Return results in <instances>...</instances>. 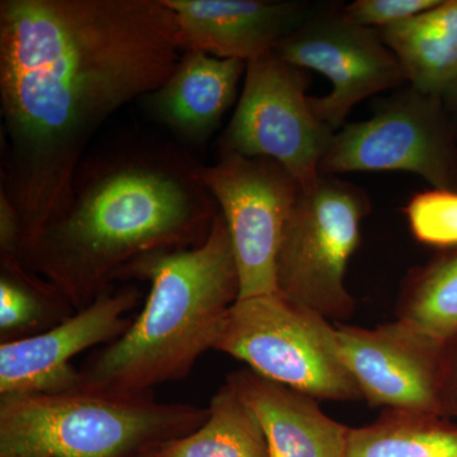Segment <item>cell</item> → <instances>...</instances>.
I'll use <instances>...</instances> for the list:
<instances>
[{"instance_id":"6da1fadb","label":"cell","mask_w":457,"mask_h":457,"mask_svg":"<svg viewBox=\"0 0 457 457\" xmlns=\"http://www.w3.org/2000/svg\"><path fill=\"white\" fill-rule=\"evenodd\" d=\"M180 51L163 0L0 2L2 189L20 213L22 246L71 204L99 128L155 92Z\"/></svg>"},{"instance_id":"7a4b0ae2","label":"cell","mask_w":457,"mask_h":457,"mask_svg":"<svg viewBox=\"0 0 457 457\" xmlns=\"http://www.w3.org/2000/svg\"><path fill=\"white\" fill-rule=\"evenodd\" d=\"M196 164L168 146L83 161L65 212L18 258L82 311L134 262L206 239L220 212L195 177Z\"/></svg>"},{"instance_id":"3957f363","label":"cell","mask_w":457,"mask_h":457,"mask_svg":"<svg viewBox=\"0 0 457 457\" xmlns=\"http://www.w3.org/2000/svg\"><path fill=\"white\" fill-rule=\"evenodd\" d=\"M220 212V210H219ZM146 279L149 296L119 339L80 370L79 389L137 395L186 378L215 350L240 282L233 243L220 212L200 245L145 255L119 279Z\"/></svg>"},{"instance_id":"277c9868","label":"cell","mask_w":457,"mask_h":457,"mask_svg":"<svg viewBox=\"0 0 457 457\" xmlns=\"http://www.w3.org/2000/svg\"><path fill=\"white\" fill-rule=\"evenodd\" d=\"M209 408L152 394L71 390L0 400V457L146 456L196 431Z\"/></svg>"},{"instance_id":"5b68a950","label":"cell","mask_w":457,"mask_h":457,"mask_svg":"<svg viewBox=\"0 0 457 457\" xmlns=\"http://www.w3.org/2000/svg\"><path fill=\"white\" fill-rule=\"evenodd\" d=\"M215 350L314 399H362L339 353L335 324L278 293L237 299Z\"/></svg>"},{"instance_id":"8992f818","label":"cell","mask_w":457,"mask_h":457,"mask_svg":"<svg viewBox=\"0 0 457 457\" xmlns=\"http://www.w3.org/2000/svg\"><path fill=\"white\" fill-rule=\"evenodd\" d=\"M371 209L362 188L337 176L320 174L302 187L278 248V293L330 321L352 317L354 300L345 272Z\"/></svg>"},{"instance_id":"52a82bcc","label":"cell","mask_w":457,"mask_h":457,"mask_svg":"<svg viewBox=\"0 0 457 457\" xmlns=\"http://www.w3.org/2000/svg\"><path fill=\"white\" fill-rule=\"evenodd\" d=\"M319 171H408L432 188L457 191V139L442 99L408 84L396 89L369 120L335 132Z\"/></svg>"},{"instance_id":"ba28073f","label":"cell","mask_w":457,"mask_h":457,"mask_svg":"<svg viewBox=\"0 0 457 457\" xmlns=\"http://www.w3.org/2000/svg\"><path fill=\"white\" fill-rule=\"evenodd\" d=\"M302 69L275 53L246 62L236 111L219 141V155L269 158L290 171L302 187L320 176L319 167L335 131L312 112Z\"/></svg>"},{"instance_id":"9c48e42d","label":"cell","mask_w":457,"mask_h":457,"mask_svg":"<svg viewBox=\"0 0 457 457\" xmlns=\"http://www.w3.org/2000/svg\"><path fill=\"white\" fill-rule=\"evenodd\" d=\"M195 177L218 204L236 255L239 299L278 293L276 261L282 233L302 186L269 158L219 155L196 164Z\"/></svg>"},{"instance_id":"30bf717a","label":"cell","mask_w":457,"mask_h":457,"mask_svg":"<svg viewBox=\"0 0 457 457\" xmlns=\"http://www.w3.org/2000/svg\"><path fill=\"white\" fill-rule=\"evenodd\" d=\"M273 53L287 64L312 69L329 79V95L309 101L315 116L335 132L360 102L408 84L378 32L352 22L343 7L312 5Z\"/></svg>"},{"instance_id":"8fae6325","label":"cell","mask_w":457,"mask_h":457,"mask_svg":"<svg viewBox=\"0 0 457 457\" xmlns=\"http://www.w3.org/2000/svg\"><path fill=\"white\" fill-rule=\"evenodd\" d=\"M335 327L343 363L370 405L445 418L444 345L402 319L374 329Z\"/></svg>"},{"instance_id":"7c38bea8","label":"cell","mask_w":457,"mask_h":457,"mask_svg":"<svg viewBox=\"0 0 457 457\" xmlns=\"http://www.w3.org/2000/svg\"><path fill=\"white\" fill-rule=\"evenodd\" d=\"M141 297L135 286L111 290L56 326L0 345V396L40 395L79 389L80 374L71 365L82 352L114 342L131 324L129 312Z\"/></svg>"},{"instance_id":"4fadbf2b","label":"cell","mask_w":457,"mask_h":457,"mask_svg":"<svg viewBox=\"0 0 457 457\" xmlns=\"http://www.w3.org/2000/svg\"><path fill=\"white\" fill-rule=\"evenodd\" d=\"M176 17L185 53L249 62L273 53L312 5L264 0H163Z\"/></svg>"},{"instance_id":"5bb4252c","label":"cell","mask_w":457,"mask_h":457,"mask_svg":"<svg viewBox=\"0 0 457 457\" xmlns=\"http://www.w3.org/2000/svg\"><path fill=\"white\" fill-rule=\"evenodd\" d=\"M246 62L188 51L146 106L180 139L201 144L215 132L236 102Z\"/></svg>"},{"instance_id":"9a60e30c","label":"cell","mask_w":457,"mask_h":457,"mask_svg":"<svg viewBox=\"0 0 457 457\" xmlns=\"http://www.w3.org/2000/svg\"><path fill=\"white\" fill-rule=\"evenodd\" d=\"M228 381L260 420L270 457H347L350 428L324 414L312 396L249 369Z\"/></svg>"},{"instance_id":"2e32d148","label":"cell","mask_w":457,"mask_h":457,"mask_svg":"<svg viewBox=\"0 0 457 457\" xmlns=\"http://www.w3.org/2000/svg\"><path fill=\"white\" fill-rule=\"evenodd\" d=\"M378 32L411 88L442 99L457 82V0Z\"/></svg>"},{"instance_id":"e0dca14e","label":"cell","mask_w":457,"mask_h":457,"mask_svg":"<svg viewBox=\"0 0 457 457\" xmlns=\"http://www.w3.org/2000/svg\"><path fill=\"white\" fill-rule=\"evenodd\" d=\"M149 457H270L254 411L228 381L213 396L209 417L187 436L168 442Z\"/></svg>"},{"instance_id":"ac0fdd59","label":"cell","mask_w":457,"mask_h":457,"mask_svg":"<svg viewBox=\"0 0 457 457\" xmlns=\"http://www.w3.org/2000/svg\"><path fill=\"white\" fill-rule=\"evenodd\" d=\"M347 457H457V426L446 418L390 411L350 428Z\"/></svg>"},{"instance_id":"d6986e66","label":"cell","mask_w":457,"mask_h":457,"mask_svg":"<svg viewBox=\"0 0 457 457\" xmlns=\"http://www.w3.org/2000/svg\"><path fill=\"white\" fill-rule=\"evenodd\" d=\"M399 319L446 347L457 338V251L414 270L400 300Z\"/></svg>"},{"instance_id":"ffe728a7","label":"cell","mask_w":457,"mask_h":457,"mask_svg":"<svg viewBox=\"0 0 457 457\" xmlns=\"http://www.w3.org/2000/svg\"><path fill=\"white\" fill-rule=\"evenodd\" d=\"M2 258L0 330L2 337L46 329L71 317V305L46 279L27 270L18 257ZM27 336V337H29Z\"/></svg>"},{"instance_id":"44dd1931","label":"cell","mask_w":457,"mask_h":457,"mask_svg":"<svg viewBox=\"0 0 457 457\" xmlns=\"http://www.w3.org/2000/svg\"><path fill=\"white\" fill-rule=\"evenodd\" d=\"M411 234L427 245L457 248V191L427 189L404 207Z\"/></svg>"},{"instance_id":"7402d4cb","label":"cell","mask_w":457,"mask_h":457,"mask_svg":"<svg viewBox=\"0 0 457 457\" xmlns=\"http://www.w3.org/2000/svg\"><path fill=\"white\" fill-rule=\"evenodd\" d=\"M440 0H357L343 7V13L366 29H387L428 11Z\"/></svg>"},{"instance_id":"603a6c76","label":"cell","mask_w":457,"mask_h":457,"mask_svg":"<svg viewBox=\"0 0 457 457\" xmlns=\"http://www.w3.org/2000/svg\"><path fill=\"white\" fill-rule=\"evenodd\" d=\"M22 221L13 201L0 188V257H18L22 246Z\"/></svg>"},{"instance_id":"cb8c5ba5","label":"cell","mask_w":457,"mask_h":457,"mask_svg":"<svg viewBox=\"0 0 457 457\" xmlns=\"http://www.w3.org/2000/svg\"><path fill=\"white\" fill-rule=\"evenodd\" d=\"M442 404L445 418H457V338L445 347Z\"/></svg>"},{"instance_id":"d4e9b609","label":"cell","mask_w":457,"mask_h":457,"mask_svg":"<svg viewBox=\"0 0 457 457\" xmlns=\"http://www.w3.org/2000/svg\"><path fill=\"white\" fill-rule=\"evenodd\" d=\"M442 104H444L445 112L455 134L457 139V82L451 87L449 92L442 97Z\"/></svg>"},{"instance_id":"484cf974","label":"cell","mask_w":457,"mask_h":457,"mask_svg":"<svg viewBox=\"0 0 457 457\" xmlns=\"http://www.w3.org/2000/svg\"><path fill=\"white\" fill-rule=\"evenodd\" d=\"M143 457H149V455H146V456H143Z\"/></svg>"}]
</instances>
